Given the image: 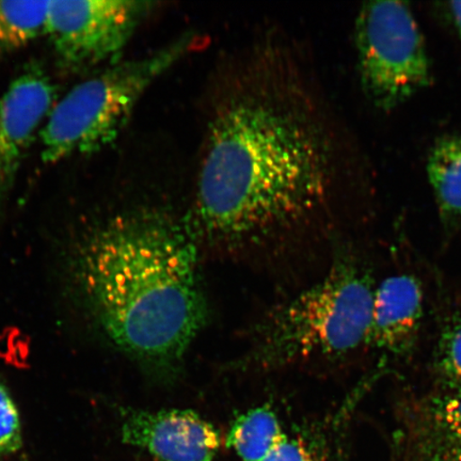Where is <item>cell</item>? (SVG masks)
I'll list each match as a JSON object with an SVG mask.
<instances>
[{
  "label": "cell",
  "mask_w": 461,
  "mask_h": 461,
  "mask_svg": "<svg viewBox=\"0 0 461 461\" xmlns=\"http://www.w3.org/2000/svg\"><path fill=\"white\" fill-rule=\"evenodd\" d=\"M212 97L190 221L238 243L301 226L330 197L334 151L299 62L263 42Z\"/></svg>",
  "instance_id": "6da1fadb"
},
{
  "label": "cell",
  "mask_w": 461,
  "mask_h": 461,
  "mask_svg": "<svg viewBox=\"0 0 461 461\" xmlns=\"http://www.w3.org/2000/svg\"><path fill=\"white\" fill-rule=\"evenodd\" d=\"M425 296L417 276H387L375 291L367 350L376 357L378 370L411 359L416 353L424 324Z\"/></svg>",
  "instance_id": "9c48e42d"
},
{
  "label": "cell",
  "mask_w": 461,
  "mask_h": 461,
  "mask_svg": "<svg viewBox=\"0 0 461 461\" xmlns=\"http://www.w3.org/2000/svg\"><path fill=\"white\" fill-rule=\"evenodd\" d=\"M55 104V86L37 66L26 68L0 96V199L13 186L28 148Z\"/></svg>",
  "instance_id": "30bf717a"
},
{
  "label": "cell",
  "mask_w": 461,
  "mask_h": 461,
  "mask_svg": "<svg viewBox=\"0 0 461 461\" xmlns=\"http://www.w3.org/2000/svg\"><path fill=\"white\" fill-rule=\"evenodd\" d=\"M23 447L19 408L13 395L0 384V456H11Z\"/></svg>",
  "instance_id": "9a60e30c"
},
{
  "label": "cell",
  "mask_w": 461,
  "mask_h": 461,
  "mask_svg": "<svg viewBox=\"0 0 461 461\" xmlns=\"http://www.w3.org/2000/svg\"><path fill=\"white\" fill-rule=\"evenodd\" d=\"M120 434L158 461H212L221 446L214 425L189 409H123Z\"/></svg>",
  "instance_id": "ba28073f"
},
{
  "label": "cell",
  "mask_w": 461,
  "mask_h": 461,
  "mask_svg": "<svg viewBox=\"0 0 461 461\" xmlns=\"http://www.w3.org/2000/svg\"><path fill=\"white\" fill-rule=\"evenodd\" d=\"M395 418L400 461H461V392L408 395Z\"/></svg>",
  "instance_id": "52a82bcc"
},
{
  "label": "cell",
  "mask_w": 461,
  "mask_h": 461,
  "mask_svg": "<svg viewBox=\"0 0 461 461\" xmlns=\"http://www.w3.org/2000/svg\"><path fill=\"white\" fill-rule=\"evenodd\" d=\"M262 461H317L313 453L302 440L286 437Z\"/></svg>",
  "instance_id": "2e32d148"
},
{
  "label": "cell",
  "mask_w": 461,
  "mask_h": 461,
  "mask_svg": "<svg viewBox=\"0 0 461 461\" xmlns=\"http://www.w3.org/2000/svg\"><path fill=\"white\" fill-rule=\"evenodd\" d=\"M199 238L189 216L123 212L79 244L73 274L86 311L120 350L170 376L204 327Z\"/></svg>",
  "instance_id": "7a4b0ae2"
},
{
  "label": "cell",
  "mask_w": 461,
  "mask_h": 461,
  "mask_svg": "<svg viewBox=\"0 0 461 461\" xmlns=\"http://www.w3.org/2000/svg\"><path fill=\"white\" fill-rule=\"evenodd\" d=\"M446 13L455 32L461 40V2H449L446 4Z\"/></svg>",
  "instance_id": "e0dca14e"
},
{
  "label": "cell",
  "mask_w": 461,
  "mask_h": 461,
  "mask_svg": "<svg viewBox=\"0 0 461 461\" xmlns=\"http://www.w3.org/2000/svg\"><path fill=\"white\" fill-rule=\"evenodd\" d=\"M376 286L363 259L342 253L324 278L265 320L244 366L345 359L367 350Z\"/></svg>",
  "instance_id": "3957f363"
},
{
  "label": "cell",
  "mask_w": 461,
  "mask_h": 461,
  "mask_svg": "<svg viewBox=\"0 0 461 461\" xmlns=\"http://www.w3.org/2000/svg\"><path fill=\"white\" fill-rule=\"evenodd\" d=\"M437 387L461 392V317L443 327L432 356Z\"/></svg>",
  "instance_id": "5bb4252c"
},
{
  "label": "cell",
  "mask_w": 461,
  "mask_h": 461,
  "mask_svg": "<svg viewBox=\"0 0 461 461\" xmlns=\"http://www.w3.org/2000/svg\"><path fill=\"white\" fill-rule=\"evenodd\" d=\"M355 42L363 92L379 111H393L429 86L423 33L407 3L363 4Z\"/></svg>",
  "instance_id": "5b68a950"
},
{
  "label": "cell",
  "mask_w": 461,
  "mask_h": 461,
  "mask_svg": "<svg viewBox=\"0 0 461 461\" xmlns=\"http://www.w3.org/2000/svg\"><path fill=\"white\" fill-rule=\"evenodd\" d=\"M197 41L187 32L153 53L115 62L77 84L55 104L40 132L46 163L109 146L128 124L149 86L183 59Z\"/></svg>",
  "instance_id": "277c9868"
},
{
  "label": "cell",
  "mask_w": 461,
  "mask_h": 461,
  "mask_svg": "<svg viewBox=\"0 0 461 461\" xmlns=\"http://www.w3.org/2000/svg\"><path fill=\"white\" fill-rule=\"evenodd\" d=\"M426 171L443 230L453 235L461 229V134L436 141Z\"/></svg>",
  "instance_id": "8fae6325"
},
{
  "label": "cell",
  "mask_w": 461,
  "mask_h": 461,
  "mask_svg": "<svg viewBox=\"0 0 461 461\" xmlns=\"http://www.w3.org/2000/svg\"><path fill=\"white\" fill-rule=\"evenodd\" d=\"M286 437L273 409L259 406L234 420L227 446L243 461H262Z\"/></svg>",
  "instance_id": "7c38bea8"
},
{
  "label": "cell",
  "mask_w": 461,
  "mask_h": 461,
  "mask_svg": "<svg viewBox=\"0 0 461 461\" xmlns=\"http://www.w3.org/2000/svg\"><path fill=\"white\" fill-rule=\"evenodd\" d=\"M153 5L137 0L50 2L45 34L68 71L115 63Z\"/></svg>",
  "instance_id": "8992f818"
},
{
  "label": "cell",
  "mask_w": 461,
  "mask_h": 461,
  "mask_svg": "<svg viewBox=\"0 0 461 461\" xmlns=\"http://www.w3.org/2000/svg\"><path fill=\"white\" fill-rule=\"evenodd\" d=\"M50 2L0 0V50L25 48L46 32Z\"/></svg>",
  "instance_id": "4fadbf2b"
}]
</instances>
